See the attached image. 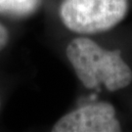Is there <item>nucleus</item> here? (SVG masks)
I'll use <instances>...</instances> for the list:
<instances>
[{"label": "nucleus", "mask_w": 132, "mask_h": 132, "mask_svg": "<svg viewBox=\"0 0 132 132\" xmlns=\"http://www.w3.org/2000/svg\"><path fill=\"white\" fill-rule=\"evenodd\" d=\"M66 55L77 78L87 89L104 86L118 91L132 82V71L119 50H109L88 37L72 39L66 48Z\"/></svg>", "instance_id": "obj_1"}, {"label": "nucleus", "mask_w": 132, "mask_h": 132, "mask_svg": "<svg viewBox=\"0 0 132 132\" xmlns=\"http://www.w3.org/2000/svg\"><path fill=\"white\" fill-rule=\"evenodd\" d=\"M127 11L128 0H63L59 14L68 29L94 34L116 27Z\"/></svg>", "instance_id": "obj_2"}, {"label": "nucleus", "mask_w": 132, "mask_h": 132, "mask_svg": "<svg viewBox=\"0 0 132 132\" xmlns=\"http://www.w3.org/2000/svg\"><path fill=\"white\" fill-rule=\"evenodd\" d=\"M121 125L117 112L109 102L83 105L58 119L52 132H118Z\"/></svg>", "instance_id": "obj_3"}, {"label": "nucleus", "mask_w": 132, "mask_h": 132, "mask_svg": "<svg viewBox=\"0 0 132 132\" xmlns=\"http://www.w3.org/2000/svg\"><path fill=\"white\" fill-rule=\"evenodd\" d=\"M40 0H0V14L24 17L37 8Z\"/></svg>", "instance_id": "obj_4"}, {"label": "nucleus", "mask_w": 132, "mask_h": 132, "mask_svg": "<svg viewBox=\"0 0 132 132\" xmlns=\"http://www.w3.org/2000/svg\"><path fill=\"white\" fill-rule=\"evenodd\" d=\"M9 42V31L2 24H0V52Z\"/></svg>", "instance_id": "obj_5"}, {"label": "nucleus", "mask_w": 132, "mask_h": 132, "mask_svg": "<svg viewBox=\"0 0 132 132\" xmlns=\"http://www.w3.org/2000/svg\"><path fill=\"white\" fill-rule=\"evenodd\" d=\"M0 110H1V100H0Z\"/></svg>", "instance_id": "obj_6"}]
</instances>
